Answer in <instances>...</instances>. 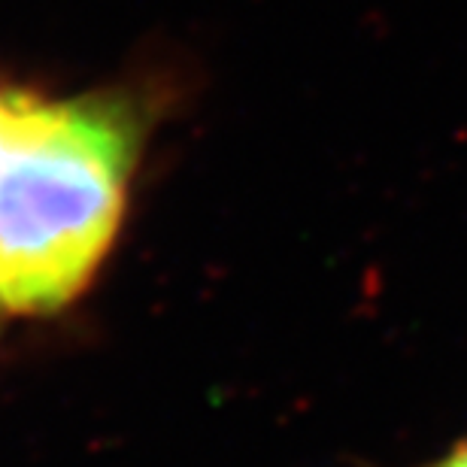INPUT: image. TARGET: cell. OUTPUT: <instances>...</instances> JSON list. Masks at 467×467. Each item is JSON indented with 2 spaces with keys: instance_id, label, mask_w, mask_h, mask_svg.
I'll use <instances>...</instances> for the list:
<instances>
[{
  "instance_id": "obj_1",
  "label": "cell",
  "mask_w": 467,
  "mask_h": 467,
  "mask_svg": "<svg viewBox=\"0 0 467 467\" xmlns=\"http://www.w3.org/2000/svg\"><path fill=\"white\" fill-rule=\"evenodd\" d=\"M140 116L116 95L22 91L0 161V304L55 313L95 276L125 210Z\"/></svg>"
},
{
  "instance_id": "obj_2",
  "label": "cell",
  "mask_w": 467,
  "mask_h": 467,
  "mask_svg": "<svg viewBox=\"0 0 467 467\" xmlns=\"http://www.w3.org/2000/svg\"><path fill=\"white\" fill-rule=\"evenodd\" d=\"M18 104H22V88H0V161H4L9 137H13Z\"/></svg>"
},
{
  "instance_id": "obj_3",
  "label": "cell",
  "mask_w": 467,
  "mask_h": 467,
  "mask_svg": "<svg viewBox=\"0 0 467 467\" xmlns=\"http://www.w3.org/2000/svg\"><path fill=\"white\" fill-rule=\"evenodd\" d=\"M434 467H467V443L464 446H459L450 459H443L441 464H434Z\"/></svg>"
}]
</instances>
